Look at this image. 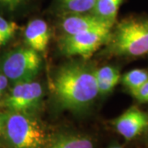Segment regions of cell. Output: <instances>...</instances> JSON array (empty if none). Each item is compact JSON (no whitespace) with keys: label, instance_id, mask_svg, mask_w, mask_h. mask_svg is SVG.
<instances>
[{"label":"cell","instance_id":"cell-7","mask_svg":"<svg viewBox=\"0 0 148 148\" xmlns=\"http://www.w3.org/2000/svg\"><path fill=\"white\" fill-rule=\"evenodd\" d=\"M115 23L106 21L93 12L59 15L58 26L63 35L70 36L103 28H113Z\"/></svg>","mask_w":148,"mask_h":148},{"label":"cell","instance_id":"cell-6","mask_svg":"<svg viewBox=\"0 0 148 148\" xmlns=\"http://www.w3.org/2000/svg\"><path fill=\"white\" fill-rule=\"evenodd\" d=\"M113 28H103L75 35H62L58 40L60 52L68 57L88 58L110 40Z\"/></svg>","mask_w":148,"mask_h":148},{"label":"cell","instance_id":"cell-2","mask_svg":"<svg viewBox=\"0 0 148 148\" xmlns=\"http://www.w3.org/2000/svg\"><path fill=\"white\" fill-rule=\"evenodd\" d=\"M105 54L136 58L148 54V17L129 16L115 23Z\"/></svg>","mask_w":148,"mask_h":148},{"label":"cell","instance_id":"cell-18","mask_svg":"<svg viewBox=\"0 0 148 148\" xmlns=\"http://www.w3.org/2000/svg\"><path fill=\"white\" fill-rule=\"evenodd\" d=\"M10 82L3 74L0 72V100L5 95L7 90L10 87Z\"/></svg>","mask_w":148,"mask_h":148},{"label":"cell","instance_id":"cell-10","mask_svg":"<svg viewBox=\"0 0 148 148\" xmlns=\"http://www.w3.org/2000/svg\"><path fill=\"white\" fill-rule=\"evenodd\" d=\"M95 78L99 95H109L121 79L119 69L115 66L106 65L95 69Z\"/></svg>","mask_w":148,"mask_h":148},{"label":"cell","instance_id":"cell-17","mask_svg":"<svg viewBox=\"0 0 148 148\" xmlns=\"http://www.w3.org/2000/svg\"><path fill=\"white\" fill-rule=\"evenodd\" d=\"M131 94L134 99H136L140 103H148V81L135 90H130Z\"/></svg>","mask_w":148,"mask_h":148},{"label":"cell","instance_id":"cell-4","mask_svg":"<svg viewBox=\"0 0 148 148\" xmlns=\"http://www.w3.org/2000/svg\"><path fill=\"white\" fill-rule=\"evenodd\" d=\"M42 66L40 53L28 46H19L0 55V72L11 85L35 80Z\"/></svg>","mask_w":148,"mask_h":148},{"label":"cell","instance_id":"cell-16","mask_svg":"<svg viewBox=\"0 0 148 148\" xmlns=\"http://www.w3.org/2000/svg\"><path fill=\"white\" fill-rule=\"evenodd\" d=\"M36 0H0V12L14 14L27 9Z\"/></svg>","mask_w":148,"mask_h":148},{"label":"cell","instance_id":"cell-5","mask_svg":"<svg viewBox=\"0 0 148 148\" xmlns=\"http://www.w3.org/2000/svg\"><path fill=\"white\" fill-rule=\"evenodd\" d=\"M44 97L42 85L36 80L11 85L0 100V109L9 112L36 113Z\"/></svg>","mask_w":148,"mask_h":148},{"label":"cell","instance_id":"cell-19","mask_svg":"<svg viewBox=\"0 0 148 148\" xmlns=\"http://www.w3.org/2000/svg\"><path fill=\"white\" fill-rule=\"evenodd\" d=\"M7 115H8V111L0 109V136H1V134L3 132V127H4V125H5Z\"/></svg>","mask_w":148,"mask_h":148},{"label":"cell","instance_id":"cell-9","mask_svg":"<svg viewBox=\"0 0 148 148\" xmlns=\"http://www.w3.org/2000/svg\"><path fill=\"white\" fill-rule=\"evenodd\" d=\"M50 36L48 23L41 18H34L29 21L24 32L26 45L38 53H42L47 49Z\"/></svg>","mask_w":148,"mask_h":148},{"label":"cell","instance_id":"cell-14","mask_svg":"<svg viewBox=\"0 0 148 148\" xmlns=\"http://www.w3.org/2000/svg\"><path fill=\"white\" fill-rule=\"evenodd\" d=\"M148 81V72L145 69H132L121 76L120 82L128 91L135 90Z\"/></svg>","mask_w":148,"mask_h":148},{"label":"cell","instance_id":"cell-1","mask_svg":"<svg viewBox=\"0 0 148 148\" xmlns=\"http://www.w3.org/2000/svg\"><path fill=\"white\" fill-rule=\"evenodd\" d=\"M95 69L82 61L62 65L54 73L52 91L59 109L82 113L90 107L99 95Z\"/></svg>","mask_w":148,"mask_h":148},{"label":"cell","instance_id":"cell-20","mask_svg":"<svg viewBox=\"0 0 148 148\" xmlns=\"http://www.w3.org/2000/svg\"><path fill=\"white\" fill-rule=\"evenodd\" d=\"M108 148H123V147L122 146H120V145L117 144V143H114V144L110 145V146Z\"/></svg>","mask_w":148,"mask_h":148},{"label":"cell","instance_id":"cell-8","mask_svg":"<svg viewBox=\"0 0 148 148\" xmlns=\"http://www.w3.org/2000/svg\"><path fill=\"white\" fill-rule=\"evenodd\" d=\"M111 123L119 135L125 140L131 141L148 128V114L137 106H132Z\"/></svg>","mask_w":148,"mask_h":148},{"label":"cell","instance_id":"cell-12","mask_svg":"<svg viewBox=\"0 0 148 148\" xmlns=\"http://www.w3.org/2000/svg\"><path fill=\"white\" fill-rule=\"evenodd\" d=\"M96 0H53V9L58 15L92 12Z\"/></svg>","mask_w":148,"mask_h":148},{"label":"cell","instance_id":"cell-11","mask_svg":"<svg viewBox=\"0 0 148 148\" xmlns=\"http://www.w3.org/2000/svg\"><path fill=\"white\" fill-rule=\"evenodd\" d=\"M45 148H94V143L87 136L67 133L52 138Z\"/></svg>","mask_w":148,"mask_h":148},{"label":"cell","instance_id":"cell-13","mask_svg":"<svg viewBox=\"0 0 148 148\" xmlns=\"http://www.w3.org/2000/svg\"><path fill=\"white\" fill-rule=\"evenodd\" d=\"M123 0H96L93 13L112 23H116L118 12Z\"/></svg>","mask_w":148,"mask_h":148},{"label":"cell","instance_id":"cell-3","mask_svg":"<svg viewBox=\"0 0 148 148\" xmlns=\"http://www.w3.org/2000/svg\"><path fill=\"white\" fill-rule=\"evenodd\" d=\"M0 138L8 148H45L52 139L35 113L9 111Z\"/></svg>","mask_w":148,"mask_h":148},{"label":"cell","instance_id":"cell-15","mask_svg":"<svg viewBox=\"0 0 148 148\" xmlns=\"http://www.w3.org/2000/svg\"><path fill=\"white\" fill-rule=\"evenodd\" d=\"M18 30L16 22L6 19L0 15V47L6 45L14 38Z\"/></svg>","mask_w":148,"mask_h":148}]
</instances>
